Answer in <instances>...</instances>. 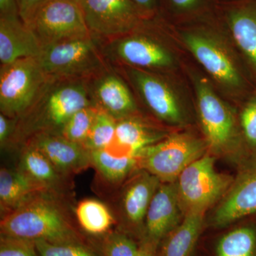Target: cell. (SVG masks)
<instances>
[{"label": "cell", "mask_w": 256, "mask_h": 256, "mask_svg": "<svg viewBox=\"0 0 256 256\" xmlns=\"http://www.w3.org/2000/svg\"><path fill=\"white\" fill-rule=\"evenodd\" d=\"M163 136L138 120L124 118L118 120L114 140L104 150L119 158H136L142 150L160 142Z\"/></svg>", "instance_id": "e0dca14e"}, {"label": "cell", "mask_w": 256, "mask_h": 256, "mask_svg": "<svg viewBox=\"0 0 256 256\" xmlns=\"http://www.w3.org/2000/svg\"><path fill=\"white\" fill-rule=\"evenodd\" d=\"M160 244L146 238L141 239L140 244L136 256H156Z\"/></svg>", "instance_id": "8d00e7d4"}, {"label": "cell", "mask_w": 256, "mask_h": 256, "mask_svg": "<svg viewBox=\"0 0 256 256\" xmlns=\"http://www.w3.org/2000/svg\"><path fill=\"white\" fill-rule=\"evenodd\" d=\"M139 171L124 186L120 208L124 223L132 230H140L142 239L146 212L161 182L144 170Z\"/></svg>", "instance_id": "4fadbf2b"}, {"label": "cell", "mask_w": 256, "mask_h": 256, "mask_svg": "<svg viewBox=\"0 0 256 256\" xmlns=\"http://www.w3.org/2000/svg\"><path fill=\"white\" fill-rule=\"evenodd\" d=\"M198 114L208 148L215 154L235 151L238 146L235 120L208 82L196 84Z\"/></svg>", "instance_id": "52a82bcc"}, {"label": "cell", "mask_w": 256, "mask_h": 256, "mask_svg": "<svg viewBox=\"0 0 256 256\" xmlns=\"http://www.w3.org/2000/svg\"><path fill=\"white\" fill-rule=\"evenodd\" d=\"M131 76L141 95L158 117L172 124L182 121V112L168 86L154 76L134 69Z\"/></svg>", "instance_id": "2e32d148"}, {"label": "cell", "mask_w": 256, "mask_h": 256, "mask_svg": "<svg viewBox=\"0 0 256 256\" xmlns=\"http://www.w3.org/2000/svg\"><path fill=\"white\" fill-rule=\"evenodd\" d=\"M42 48L58 42L92 36L82 8L72 0H48L26 25Z\"/></svg>", "instance_id": "8992f818"}, {"label": "cell", "mask_w": 256, "mask_h": 256, "mask_svg": "<svg viewBox=\"0 0 256 256\" xmlns=\"http://www.w3.org/2000/svg\"><path fill=\"white\" fill-rule=\"evenodd\" d=\"M98 252L102 256H136L139 246L126 232L110 230L102 236Z\"/></svg>", "instance_id": "f1b7e54d"}, {"label": "cell", "mask_w": 256, "mask_h": 256, "mask_svg": "<svg viewBox=\"0 0 256 256\" xmlns=\"http://www.w3.org/2000/svg\"><path fill=\"white\" fill-rule=\"evenodd\" d=\"M80 6L92 36L122 34L134 28L142 15L131 0H84Z\"/></svg>", "instance_id": "9c48e42d"}, {"label": "cell", "mask_w": 256, "mask_h": 256, "mask_svg": "<svg viewBox=\"0 0 256 256\" xmlns=\"http://www.w3.org/2000/svg\"><path fill=\"white\" fill-rule=\"evenodd\" d=\"M74 212L80 228L92 236L106 235L116 224V218L110 208L95 198L79 202Z\"/></svg>", "instance_id": "cb8c5ba5"}, {"label": "cell", "mask_w": 256, "mask_h": 256, "mask_svg": "<svg viewBox=\"0 0 256 256\" xmlns=\"http://www.w3.org/2000/svg\"><path fill=\"white\" fill-rule=\"evenodd\" d=\"M240 124L247 142L256 150V96L244 106L240 114Z\"/></svg>", "instance_id": "1f68e13d"}, {"label": "cell", "mask_w": 256, "mask_h": 256, "mask_svg": "<svg viewBox=\"0 0 256 256\" xmlns=\"http://www.w3.org/2000/svg\"><path fill=\"white\" fill-rule=\"evenodd\" d=\"M90 106L88 92L82 84H66L55 88L45 98L40 132H48L50 127L60 128V131L74 114Z\"/></svg>", "instance_id": "5bb4252c"}, {"label": "cell", "mask_w": 256, "mask_h": 256, "mask_svg": "<svg viewBox=\"0 0 256 256\" xmlns=\"http://www.w3.org/2000/svg\"><path fill=\"white\" fill-rule=\"evenodd\" d=\"M142 15L152 14L156 10V0H131Z\"/></svg>", "instance_id": "74e56055"}, {"label": "cell", "mask_w": 256, "mask_h": 256, "mask_svg": "<svg viewBox=\"0 0 256 256\" xmlns=\"http://www.w3.org/2000/svg\"><path fill=\"white\" fill-rule=\"evenodd\" d=\"M44 192L50 191L28 178L18 168L12 170L2 168L0 170L1 217L16 210L31 197Z\"/></svg>", "instance_id": "ffe728a7"}, {"label": "cell", "mask_w": 256, "mask_h": 256, "mask_svg": "<svg viewBox=\"0 0 256 256\" xmlns=\"http://www.w3.org/2000/svg\"><path fill=\"white\" fill-rule=\"evenodd\" d=\"M50 80L42 70L38 57L1 66V114L10 118L25 114L36 104Z\"/></svg>", "instance_id": "7a4b0ae2"}, {"label": "cell", "mask_w": 256, "mask_h": 256, "mask_svg": "<svg viewBox=\"0 0 256 256\" xmlns=\"http://www.w3.org/2000/svg\"><path fill=\"white\" fill-rule=\"evenodd\" d=\"M72 1H74V2L77 3V4L80 5L82 4V2L84 1V0H72Z\"/></svg>", "instance_id": "f35d334b"}, {"label": "cell", "mask_w": 256, "mask_h": 256, "mask_svg": "<svg viewBox=\"0 0 256 256\" xmlns=\"http://www.w3.org/2000/svg\"><path fill=\"white\" fill-rule=\"evenodd\" d=\"M206 142L188 134H174L144 148L136 156L138 170H144L162 183L174 182L188 165L204 156Z\"/></svg>", "instance_id": "3957f363"}, {"label": "cell", "mask_w": 256, "mask_h": 256, "mask_svg": "<svg viewBox=\"0 0 256 256\" xmlns=\"http://www.w3.org/2000/svg\"><path fill=\"white\" fill-rule=\"evenodd\" d=\"M38 58L42 70L52 80L86 76L104 65L92 36L44 47Z\"/></svg>", "instance_id": "5b68a950"}, {"label": "cell", "mask_w": 256, "mask_h": 256, "mask_svg": "<svg viewBox=\"0 0 256 256\" xmlns=\"http://www.w3.org/2000/svg\"><path fill=\"white\" fill-rule=\"evenodd\" d=\"M42 46L21 18H0V62L8 65L16 60L38 57Z\"/></svg>", "instance_id": "9a60e30c"}, {"label": "cell", "mask_w": 256, "mask_h": 256, "mask_svg": "<svg viewBox=\"0 0 256 256\" xmlns=\"http://www.w3.org/2000/svg\"><path fill=\"white\" fill-rule=\"evenodd\" d=\"M95 97L98 107L117 120L129 117L136 104L128 87L120 79L108 75L97 82Z\"/></svg>", "instance_id": "603a6c76"}, {"label": "cell", "mask_w": 256, "mask_h": 256, "mask_svg": "<svg viewBox=\"0 0 256 256\" xmlns=\"http://www.w3.org/2000/svg\"><path fill=\"white\" fill-rule=\"evenodd\" d=\"M174 9L180 12H190L200 6L202 0H168Z\"/></svg>", "instance_id": "d590c367"}, {"label": "cell", "mask_w": 256, "mask_h": 256, "mask_svg": "<svg viewBox=\"0 0 256 256\" xmlns=\"http://www.w3.org/2000/svg\"><path fill=\"white\" fill-rule=\"evenodd\" d=\"M92 166L102 180L110 184L121 182L132 171L138 170L137 158L116 156L105 150L90 151Z\"/></svg>", "instance_id": "d4e9b609"}, {"label": "cell", "mask_w": 256, "mask_h": 256, "mask_svg": "<svg viewBox=\"0 0 256 256\" xmlns=\"http://www.w3.org/2000/svg\"><path fill=\"white\" fill-rule=\"evenodd\" d=\"M40 256H102L92 244H53L44 240H36Z\"/></svg>", "instance_id": "f546056e"}, {"label": "cell", "mask_w": 256, "mask_h": 256, "mask_svg": "<svg viewBox=\"0 0 256 256\" xmlns=\"http://www.w3.org/2000/svg\"><path fill=\"white\" fill-rule=\"evenodd\" d=\"M114 50L121 60L134 66L162 68L172 63L164 47L146 37H127L116 43Z\"/></svg>", "instance_id": "ac0fdd59"}, {"label": "cell", "mask_w": 256, "mask_h": 256, "mask_svg": "<svg viewBox=\"0 0 256 256\" xmlns=\"http://www.w3.org/2000/svg\"><path fill=\"white\" fill-rule=\"evenodd\" d=\"M18 169L48 191L63 196L66 190L67 176L60 174L41 151L25 144L20 156Z\"/></svg>", "instance_id": "d6986e66"}, {"label": "cell", "mask_w": 256, "mask_h": 256, "mask_svg": "<svg viewBox=\"0 0 256 256\" xmlns=\"http://www.w3.org/2000/svg\"><path fill=\"white\" fill-rule=\"evenodd\" d=\"M0 256H40L33 240L0 234Z\"/></svg>", "instance_id": "4dcf8cb0"}, {"label": "cell", "mask_w": 256, "mask_h": 256, "mask_svg": "<svg viewBox=\"0 0 256 256\" xmlns=\"http://www.w3.org/2000/svg\"><path fill=\"white\" fill-rule=\"evenodd\" d=\"M0 18H20L16 0H0Z\"/></svg>", "instance_id": "836d02e7"}, {"label": "cell", "mask_w": 256, "mask_h": 256, "mask_svg": "<svg viewBox=\"0 0 256 256\" xmlns=\"http://www.w3.org/2000/svg\"><path fill=\"white\" fill-rule=\"evenodd\" d=\"M26 144L41 151L60 174L66 176L78 174L92 166L90 152L70 142L60 133L36 132Z\"/></svg>", "instance_id": "30bf717a"}, {"label": "cell", "mask_w": 256, "mask_h": 256, "mask_svg": "<svg viewBox=\"0 0 256 256\" xmlns=\"http://www.w3.org/2000/svg\"><path fill=\"white\" fill-rule=\"evenodd\" d=\"M62 198L53 192L37 194L1 217L0 234L33 242L90 244L77 228Z\"/></svg>", "instance_id": "6da1fadb"}, {"label": "cell", "mask_w": 256, "mask_h": 256, "mask_svg": "<svg viewBox=\"0 0 256 256\" xmlns=\"http://www.w3.org/2000/svg\"><path fill=\"white\" fill-rule=\"evenodd\" d=\"M242 160L236 178L212 216L215 226H225L256 212V152Z\"/></svg>", "instance_id": "ba28073f"}, {"label": "cell", "mask_w": 256, "mask_h": 256, "mask_svg": "<svg viewBox=\"0 0 256 256\" xmlns=\"http://www.w3.org/2000/svg\"><path fill=\"white\" fill-rule=\"evenodd\" d=\"M182 215L176 182H161L146 212L144 238L160 244L180 225Z\"/></svg>", "instance_id": "8fae6325"}, {"label": "cell", "mask_w": 256, "mask_h": 256, "mask_svg": "<svg viewBox=\"0 0 256 256\" xmlns=\"http://www.w3.org/2000/svg\"><path fill=\"white\" fill-rule=\"evenodd\" d=\"M184 41L202 66L216 80L229 87H238L242 78L234 60L216 42L202 34L186 33Z\"/></svg>", "instance_id": "7c38bea8"}, {"label": "cell", "mask_w": 256, "mask_h": 256, "mask_svg": "<svg viewBox=\"0 0 256 256\" xmlns=\"http://www.w3.org/2000/svg\"><path fill=\"white\" fill-rule=\"evenodd\" d=\"M117 121L114 116L98 107L84 148L89 152L106 149L114 140Z\"/></svg>", "instance_id": "4316f807"}, {"label": "cell", "mask_w": 256, "mask_h": 256, "mask_svg": "<svg viewBox=\"0 0 256 256\" xmlns=\"http://www.w3.org/2000/svg\"><path fill=\"white\" fill-rule=\"evenodd\" d=\"M98 108V106L92 105L78 111L66 122L60 134L70 142L84 148Z\"/></svg>", "instance_id": "83f0119b"}, {"label": "cell", "mask_w": 256, "mask_h": 256, "mask_svg": "<svg viewBox=\"0 0 256 256\" xmlns=\"http://www.w3.org/2000/svg\"><path fill=\"white\" fill-rule=\"evenodd\" d=\"M48 0H16L20 16L25 24L28 25L36 10Z\"/></svg>", "instance_id": "d6a6232c"}, {"label": "cell", "mask_w": 256, "mask_h": 256, "mask_svg": "<svg viewBox=\"0 0 256 256\" xmlns=\"http://www.w3.org/2000/svg\"><path fill=\"white\" fill-rule=\"evenodd\" d=\"M216 256H256V229L240 227L226 234L217 244Z\"/></svg>", "instance_id": "484cf974"}, {"label": "cell", "mask_w": 256, "mask_h": 256, "mask_svg": "<svg viewBox=\"0 0 256 256\" xmlns=\"http://www.w3.org/2000/svg\"><path fill=\"white\" fill-rule=\"evenodd\" d=\"M12 131V120H10V118L4 116V114H0V144L2 148L8 143L6 142Z\"/></svg>", "instance_id": "e575fe53"}, {"label": "cell", "mask_w": 256, "mask_h": 256, "mask_svg": "<svg viewBox=\"0 0 256 256\" xmlns=\"http://www.w3.org/2000/svg\"><path fill=\"white\" fill-rule=\"evenodd\" d=\"M204 214L188 213L162 240L156 256H191L203 229Z\"/></svg>", "instance_id": "7402d4cb"}, {"label": "cell", "mask_w": 256, "mask_h": 256, "mask_svg": "<svg viewBox=\"0 0 256 256\" xmlns=\"http://www.w3.org/2000/svg\"><path fill=\"white\" fill-rule=\"evenodd\" d=\"M230 175L218 172L215 158L204 154L188 165L176 180L178 200L184 216L205 214L223 198L233 183Z\"/></svg>", "instance_id": "277c9868"}, {"label": "cell", "mask_w": 256, "mask_h": 256, "mask_svg": "<svg viewBox=\"0 0 256 256\" xmlns=\"http://www.w3.org/2000/svg\"><path fill=\"white\" fill-rule=\"evenodd\" d=\"M226 20L236 43L256 72V3L230 8Z\"/></svg>", "instance_id": "44dd1931"}]
</instances>
